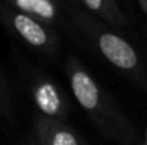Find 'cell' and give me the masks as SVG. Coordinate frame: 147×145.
<instances>
[{"label": "cell", "instance_id": "6da1fadb", "mask_svg": "<svg viewBox=\"0 0 147 145\" xmlns=\"http://www.w3.org/2000/svg\"><path fill=\"white\" fill-rule=\"evenodd\" d=\"M64 73L76 102L103 138L117 145H142L133 121L74 54L66 55Z\"/></svg>", "mask_w": 147, "mask_h": 145}, {"label": "cell", "instance_id": "7a4b0ae2", "mask_svg": "<svg viewBox=\"0 0 147 145\" xmlns=\"http://www.w3.org/2000/svg\"><path fill=\"white\" fill-rule=\"evenodd\" d=\"M66 6L67 34L147 93V64L139 50L116 30L77 7L73 0H66Z\"/></svg>", "mask_w": 147, "mask_h": 145}, {"label": "cell", "instance_id": "3957f363", "mask_svg": "<svg viewBox=\"0 0 147 145\" xmlns=\"http://www.w3.org/2000/svg\"><path fill=\"white\" fill-rule=\"evenodd\" d=\"M0 24L24 46L42 54L45 58L56 60L61 51V39L56 29L10 7L0 0Z\"/></svg>", "mask_w": 147, "mask_h": 145}, {"label": "cell", "instance_id": "277c9868", "mask_svg": "<svg viewBox=\"0 0 147 145\" xmlns=\"http://www.w3.org/2000/svg\"><path fill=\"white\" fill-rule=\"evenodd\" d=\"M20 70L23 73V78L26 81L33 104L39 111L37 114L53 120L66 121L70 111V102L61 87L47 73L30 64L22 63Z\"/></svg>", "mask_w": 147, "mask_h": 145}, {"label": "cell", "instance_id": "5b68a950", "mask_svg": "<svg viewBox=\"0 0 147 145\" xmlns=\"http://www.w3.org/2000/svg\"><path fill=\"white\" fill-rule=\"evenodd\" d=\"M32 128V138L36 145H89V142L66 121L36 114L33 117Z\"/></svg>", "mask_w": 147, "mask_h": 145}, {"label": "cell", "instance_id": "8992f818", "mask_svg": "<svg viewBox=\"0 0 147 145\" xmlns=\"http://www.w3.org/2000/svg\"><path fill=\"white\" fill-rule=\"evenodd\" d=\"M6 3L10 7L56 29L57 31L61 30L67 33L69 30L66 0H6Z\"/></svg>", "mask_w": 147, "mask_h": 145}, {"label": "cell", "instance_id": "52a82bcc", "mask_svg": "<svg viewBox=\"0 0 147 145\" xmlns=\"http://www.w3.org/2000/svg\"><path fill=\"white\" fill-rule=\"evenodd\" d=\"M77 7L92 14L98 21L113 30H124L130 27L131 20L127 11L116 0H73Z\"/></svg>", "mask_w": 147, "mask_h": 145}, {"label": "cell", "instance_id": "ba28073f", "mask_svg": "<svg viewBox=\"0 0 147 145\" xmlns=\"http://www.w3.org/2000/svg\"><path fill=\"white\" fill-rule=\"evenodd\" d=\"M0 108L6 114V117L10 115L11 112V91L9 81L6 80L4 74L0 71Z\"/></svg>", "mask_w": 147, "mask_h": 145}, {"label": "cell", "instance_id": "9c48e42d", "mask_svg": "<svg viewBox=\"0 0 147 145\" xmlns=\"http://www.w3.org/2000/svg\"><path fill=\"white\" fill-rule=\"evenodd\" d=\"M137 7L140 9V11L144 17V33L147 37V0H137Z\"/></svg>", "mask_w": 147, "mask_h": 145}, {"label": "cell", "instance_id": "30bf717a", "mask_svg": "<svg viewBox=\"0 0 147 145\" xmlns=\"http://www.w3.org/2000/svg\"><path fill=\"white\" fill-rule=\"evenodd\" d=\"M17 145H36V144H34L33 138H32V137H29V138H26V140H22Z\"/></svg>", "mask_w": 147, "mask_h": 145}, {"label": "cell", "instance_id": "8fae6325", "mask_svg": "<svg viewBox=\"0 0 147 145\" xmlns=\"http://www.w3.org/2000/svg\"><path fill=\"white\" fill-rule=\"evenodd\" d=\"M3 118H6V114L3 112V110L0 108V120H3Z\"/></svg>", "mask_w": 147, "mask_h": 145}]
</instances>
